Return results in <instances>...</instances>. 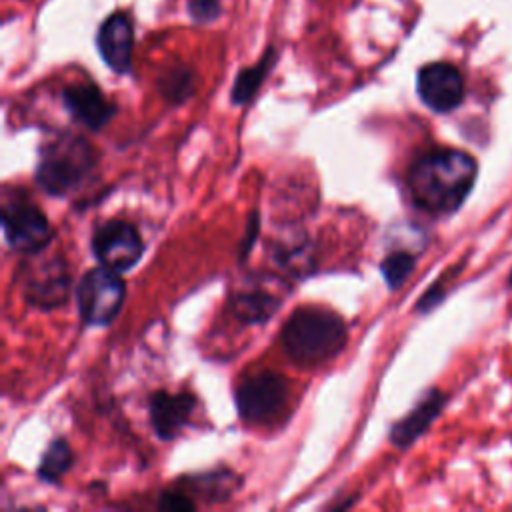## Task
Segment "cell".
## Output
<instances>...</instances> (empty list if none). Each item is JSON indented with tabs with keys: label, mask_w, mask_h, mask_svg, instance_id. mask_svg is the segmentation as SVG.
<instances>
[{
	"label": "cell",
	"mask_w": 512,
	"mask_h": 512,
	"mask_svg": "<svg viewBox=\"0 0 512 512\" xmlns=\"http://www.w3.org/2000/svg\"><path fill=\"white\" fill-rule=\"evenodd\" d=\"M194 506L196 504L192 498H188L182 492H174V490L164 492L160 498V508H164V510H194Z\"/></svg>",
	"instance_id": "ffe728a7"
},
{
	"label": "cell",
	"mask_w": 512,
	"mask_h": 512,
	"mask_svg": "<svg viewBox=\"0 0 512 512\" xmlns=\"http://www.w3.org/2000/svg\"><path fill=\"white\" fill-rule=\"evenodd\" d=\"M72 464V450L66 440L56 438L46 448L40 464H38V478L44 482H58Z\"/></svg>",
	"instance_id": "9a60e30c"
},
{
	"label": "cell",
	"mask_w": 512,
	"mask_h": 512,
	"mask_svg": "<svg viewBox=\"0 0 512 512\" xmlns=\"http://www.w3.org/2000/svg\"><path fill=\"white\" fill-rule=\"evenodd\" d=\"M188 8H190L192 18L198 22H208V20L216 18L220 12L218 0H190Z\"/></svg>",
	"instance_id": "d6986e66"
},
{
	"label": "cell",
	"mask_w": 512,
	"mask_h": 512,
	"mask_svg": "<svg viewBox=\"0 0 512 512\" xmlns=\"http://www.w3.org/2000/svg\"><path fill=\"white\" fill-rule=\"evenodd\" d=\"M274 60V52L270 50L256 66L242 70L236 76V82L232 86V102L234 104H246L248 100H252V96L256 94V90L260 88L266 72L270 70V64Z\"/></svg>",
	"instance_id": "2e32d148"
},
{
	"label": "cell",
	"mask_w": 512,
	"mask_h": 512,
	"mask_svg": "<svg viewBox=\"0 0 512 512\" xmlns=\"http://www.w3.org/2000/svg\"><path fill=\"white\" fill-rule=\"evenodd\" d=\"M92 252L102 266L126 272L142 258L144 242L130 222L106 220L92 234Z\"/></svg>",
	"instance_id": "ba28073f"
},
{
	"label": "cell",
	"mask_w": 512,
	"mask_h": 512,
	"mask_svg": "<svg viewBox=\"0 0 512 512\" xmlns=\"http://www.w3.org/2000/svg\"><path fill=\"white\" fill-rule=\"evenodd\" d=\"M416 90L430 110L450 112L464 98V80L456 66L448 62H432L420 68Z\"/></svg>",
	"instance_id": "9c48e42d"
},
{
	"label": "cell",
	"mask_w": 512,
	"mask_h": 512,
	"mask_svg": "<svg viewBox=\"0 0 512 512\" xmlns=\"http://www.w3.org/2000/svg\"><path fill=\"white\" fill-rule=\"evenodd\" d=\"M286 354L298 364H320L336 356L346 342V326L338 314L322 306L292 312L280 332Z\"/></svg>",
	"instance_id": "7a4b0ae2"
},
{
	"label": "cell",
	"mask_w": 512,
	"mask_h": 512,
	"mask_svg": "<svg viewBox=\"0 0 512 512\" xmlns=\"http://www.w3.org/2000/svg\"><path fill=\"white\" fill-rule=\"evenodd\" d=\"M2 228L8 246L22 254H36L52 240V226L44 212L24 196L4 202Z\"/></svg>",
	"instance_id": "5b68a950"
},
{
	"label": "cell",
	"mask_w": 512,
	"mask_h": 512,
	"mask_svg": "<svg viewBox=\"0 0 512 512\" xmlns=\"http://www.w3.org/2000/svg\"><path fill=\"white\" fill-rule=\"evenodd\" d=\"M416 266V258L410 254V252H404V250H396V252H390L382 264H380V270H382V276L386 280V284L396 290L400 288L408 276L412 274Z\"/></svg>",
	"instance_id": "e0dca14e"
},
{
	"label": "cell",
	"mask_w": 512,
	"mask_h": 512,
	"mask_svg": "<svg viewBox=\"0 0 512 512\" xmlns=\"http://www.w3.org/2000/svg\"><path fill=\"white\" fill-rule=\"evenodd\" d=\"M66 110L76 122L90 130H100L114 116V106L106 100L102 90L90 82L70 84L62 92Z\"/></svg>",
	"instance_id": "30bf717a"
},
{
	"label": "cell",
	"mask_w": 512,
	"mask_h": 512,
	"mask_svg": "<svg viewBox=\"0 0 512 512\" xmlns=\"http://www.w3.org/2000/svg\"><path fill=\"white\" fill-rule=\"evenodd\" d=\"M96 166L94 148L80 136L64 134L42 144L36 182L52 196H66L80 188Z\"/></svg>",
	"instance_id": "3957f363"
},
{
	"label": "cell",
	"mask_w": 512,
	"mask_h": 512,
	"mask_svg": "<svg viewBox=\"0 0 512 512\" xmlns=\"http://www.w3.org/2000/svg\"><path fill=\"white\" fill-rule=\"evenodd\" d=\"M278 306H280V300L262 288L240 292L232 302L234 314L248 324L266 322L278 310Z\"/></svg>",
	"instance_id": "5bb4252c"
},
{
	"label": "cell",
	"mask_w": 512,
	"mask_h": 512,
	"mask_svg": "<svg viewBox=\"0 0 512 512\" xmlns=\"http://www.w3.org/2000/svg\"><path fill=\"white\" fill-rule=\"evenodd\" d=\"M162 94L172 102H182L192 94V74L188 68H174L162 80Z\"/></svg>",
	"instance_id": "ac0fdd59"
},
{
	"label": "cell",
	"mask_w": 512,
	"mask_h": 512,
	"mask_svg": "<svg viewBox=\"0 0 512 512\" xmlns=\"http://www.w3.org/2000/svg\"><path fill=\"white\" fill-rule=\"evenodd\" d=\"M100 56L118 74L130 72L132 66V24L124 12L104 20L96 38Z\"/></svg>",
	"instance_id": "7c38bea8"
},
{
	"label": "cell",
	"mask_w": 512,
	"mask_h": 512,
	"mask_svg": "<svg viewBox=\"0 0 512 512\" xmlns=\"http://www.w3.org/2000/svg\"><path fill=\"white\" fill-rule=\"evenodd\" d=\"M508 286H512V270H510V278H508Z\"/></svg>",
	"instance_id": "44dd1931"
},
{
	"label": "cell",
	"mask_w": 512,
	"mask_h": 512,
	"mask_svg": "<svg viewBox=\"0 0 512 512\" xmlns=\"http://www.w3.org/2000/svg\"><path fill=\"white\" fill-rule=\"evenodd\" d=\"M446 404V396L440 390H430L402 420H398L390 430V440L396 448H408L418 440L428 426L436 420Z\"/></svg>",
	"instance_id": "4fadbf2b"
},
{
	"label": "cell",
	"mask_w": 512,
	"mask_h": 512,
	"mask_svg": "<svg viewBox=\"0 0 512 512\" xmlns=\"http://www.w3.org/2000/svg\"><path fill=\"white\" fill-rule=\"evenodd\" d=\"M478 174L476 160L458 148H434L414 160L408 190L418 208L430 214H452L468 198Z\"/></svg>",
	"instance_id": "6da1fadb"
},
{
	"label": "cell",
	"mask_w": 512,
	"mask_h": 512,
	"mask_svg": "<svg viewBox=\"0 0 512 512\" xmlns=\"http://www.w3.org/2000/svg\"><path fill=\"white\" fill-rule=\"evenodd\" d=\"M196 406L194 396L186 392L170 394V392H154L148 402L150 422L160 440L174 438L188 422L192 410Z\"/></svg>",
	"instance_id": "8fae6325"
},
{
	"label": "cell",
	"mask_w": 512,
	"mask_h": 512,
	"mask_svg": "<svg viewBox=\"0 0 512 512\" xmlns=\"http://www.w3.org/2000/svg\"><path fill=\"white\" fill-rule=\"evenodd\" d=\"M288 382L276 372H256L244 378L236 392V408L244 422L266 424L270 422L286 404Z\"/></svg>",
	"instance_id": "8992f818"
},
{
	"label": "cell",
	"mask_w": 512,
	"mask_h": 512,
	"mask_svg": "<svg viewBox=\"0 0 512 512\" xmlns=\"http://www.w3.org/2000/svg\"><path fill=\"white\" fill-rule=\"evenodd\" d=\"M124 294V280L118 272L106 266L92 268L80 278L76 288L78 312L86 324L106 326L120 312Z\"/></svg>",
	"instance_id": "277c9868"
},
{
	"label": "cell",
	"mask_w": 512,
	"mask_h": 512,
	"mask_svg": "<svg viewBox=\"0 0 512 512\" xmlns=\"http://www.w3.org/2000/svg\"><path fill=\"white\" fill-rule=\"evenodd\" d=\"M36 254H30L32 258L22 266L24 296L36 308H58L68 300L70 292L68 266L60 256L40 258Z\"/></svg>",
	"instance_id": "52a82bcc"
}]
</instances>
